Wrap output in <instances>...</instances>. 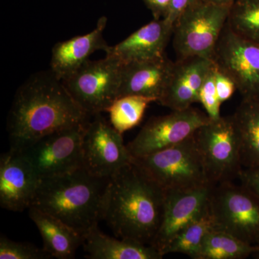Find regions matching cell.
Listing matches in <instances>:
<instances>
[{
	"instance_id": "cell-1",
	"label": "cell",
	"mask_w": 259,
	"mask_h": 259,
	"mask_svg": "<svg viewBox=\"0 0 259 259\" xmlns=\"http://www.w3.org/2000/svg\"><path fill=\"white\" fill-rule=\"evenodd\" d=\"M91 117L51 71L35 73L18 88L8 115L10 149L23 151L44 136Z\"/></svg>"
},
{
	"instance_id": "cell-2",
	"label": "cell",
	"mask_w": 259,
	"mask_h": 259,
	"mask_svg": "<svg viewBox=\"0 0 259 259\" xmlns=\"http://www.w3.org/2000/svg\"><path fill=\"white\" fill-rule=\"evenodd\" d=\"M165 196L164 191L133 161L110 177L102 221L117 238L152 245L161 224Z\"/></svg>"
},
{
	"instance_id": "cell-3",
	"label": "cell",
	"mask_w": 259,
	"mask_h": 259,
	"mask_svg": "<svg viewBox=\"0 0 259 259\" xmlns=\"http://www.w3.org/2000/svg\"><path fill=\"white\" fill-rule=\"evenodd\" d=\"M109 180L94 176L83 167L62 176L40 180L30 207L60 220L84 237L102 221Z\"/></svg>"
},
{
	"instance_id": "cell-4",
	"label": "cell",
	"mask_w": 259,
	"mask_h": 259,
	"mask_svg": "<svg viewBox=\"0 0 259 259\" xmlns=\"http://www.w3.org/2000/svg\"><path fill=\"white\" fill-rule=\"evenodd\" d=\"M133 161L165 192L211 184L194 135L180 144Z\"/></svg>"
},
{
	"instance_id": "cell-5",
	"label": "cell",
	"mask_w": 259,
	"mask_h": 259,
	"mask_svg": "<svg viewBox=\"0 0 259 259\" xmlns=\"http://www.w3.org/2000/svg\"><path fill=\"white\" fill-rule=\"evenodd\" d=\"M231 5L199 0L180 15L173 29L174 49L178 59L198 56L212 60Z\"/></svg>"
},
{
	"instance_id": "cell-6",
	"label": "cell",
	"mask_w": 259,
	"mask_h": 259,
	"mask_svg": "<svg viewBox=\"0 0 259 259\" xmlns=\"http://www.w3.org/2000/svg\"><path fill=\"white\" fill-rule=\"evenodd\" d=\"M194 137L211 184L217 185L238 179L243 166L232 116L211 119L197 130Z\"/></svg>"
},
{
	"instance_id": "cell-7",
	"label": "cell",
	"mask_w": 259,
	"mask_h": 259,
	"mask_svg": "<svg viewBox=\"0 0 259 259\" xmlns=\"http://www.w3.org/2000/svg\"><path fill=\"white\" fill-rule=\"evenodd\" d=\"M209 208L218 228L259 246V197L249 189L233 182L214 185Z\"/></svg>"
},
{
	"instance_id": "cell-8",
	"label": "cell",
	"mask_w": 259,
	"mask_h": 259,
	"mask_svg": "<svg viewBox=\"0 0 259 259\" xmlns=\"http://www.w3.org/2000/svg\"><path fill=\"white\" fill-rule=\"evenodd\" d=\"M122 65L108 56L88 60L63 82L78 105L89 115H95L106 112L118 98Z\"/></svg>"
},
{
	"instance_id": "cell-9",
	"label": "cell",
	"mask_w": 259,
	"mask_h": 259,
	"mask_svg": "<svg viewBox=\"0 0 259 259\" xmlns=\"http://www.w3.org/2000/svg\"><path fill=\"white\" fill-rule=\"evenodd\" d=\"M90 120L47 135L20 151L40 180L62 176L82 168L83 138Z\"/></svg>"
},
{
	"instance_id": "cell-10",
	"label": "cell",
	"mask_w": 259,
	"mask_h": 259,
	"mask_svg": "<svg viewBox=\"0 0 259 259\" xmlns=\"http://www.w3.org/2000/svg\"><path fill=\"white\" fill-rule=\"evenodd\" d=\"M211 120L207 113L190 107L152 117L127 144L133 158H140L180 144Z\"/></svg>"
},
{
	"instance_id": "cell-11",
	"label": "cell",
	"mask_w": 259,
	"mask_h": 259,
	"mask_svg": "<svg viewBox=\"0 0 259 259\" xmlns=\"http://www.w3.org/2000/svg\"><path fill=\"white\" fill-rule=\"evenodd\" d=\"M213 63L236 84L245 100H259V46L238 36L226 25Z\"/></svg>"
},
{
	"instance_id": "cell-12",
	"label": "cell",
	"mask_w": 259,
	"mask_h": 259,
	"mask_svg": "<svg viewBox=\"0 0 259 259\" xmlns=\"http://www.w3.org/2000/svg\"><path fill=\"white\" fill-rule=\"evenodd\" d=\"M83 138V167L94 176L110 178L132 163L134 158L122 134L116 131L101 113L92 116Z\"/></svg>"
},
{
	"instance_id": "cell-13",
	"label": "cell",
	"mask_w": 259,
	"mask_h": 259,
	"mask_svg": "<svg viewBox=\"0 0 259 259\" xmlns=\"http://www.w3.org/2000/svg\"><path fill=\"white\" fill-rule=\"evenodd\" d=\"M214 186L209 184L192 190L165 192L161 224L151 245L163 256V251L174 238L208 210Z\"/></svg>"
},
{
	"instance_id": "cell-14",
	"label": "cell",
	"mask_w": 259,
	"mask_h": 259,
	"mask_svg": "<svg viewBox=\"0 0 259 259\" xmlns=\"http://www.w3.org/2000/svg\"><path fill=\"white\" fill-rule=\"evenodd\" d=\"M40 179L20 151L10 149L0 158V205L13 212L29 208Z\"/></svg>"
},
{
	"instance_id": "cell-15",
	"label": "cell",
	"mask_w": 259,
	"mask_h": 259,
	"mask_svg": "<svg viewBox=\"0 0 259 259\" xmlns=\"http://www.w3.org/2000/svg\"><path fill=\"white\" fill-rule=\"evenodd\" d=\"M214 63L206 58H181L175 62L169 81L158 100L171 110H182L199 102V94Z\"/></svg>"
},
{
	"instance_id": "cell-16",
	"label": "cell",
	"mask_w": 259,
	"mask_h": 259,
	"mask_svg": "<svg viewBox=\"0 0 259 259\" xmlns=\"http://www.w3.org/2000/svg\"><path fill=\"white\" fill-rule=\"evenodd\" d=\"M173 29V25L164 18L154 20L119 44L109 46L106 56L115 58L123 64L163 57Z\"/></svg>"
},
{
	"instance_id": "cell-17",
	"label": "cell",
	"mask_w": 259,
	"mask_h": 259,
	"mask_svg": "<svg viewBox=\"0 0 259 259\" xmlns=\"http://www.w3.org/2000/svg\"><path fill=\"white\" fill-rule=\"evenodd\" d=\"M175 62L166 56L158 59L122 64L118 97L140 95L158 101L166 90Z\"/></svg>"
},
{
	"instance_id": "cell-18",
	"label": "cell",
	"mask_w": 259,
	"mask_h": 259,
	"mask_svg": "<svg viewBox=\"0 0 259 259\" xmlns=\"http://www.w3.org/2000/svg\"><path fill=\"white\" fill-rule=\"evenodd\" d=\"M107 23V18L102 16L93 31L56 44L51 54V72L63 81L90 60L89 58L95 51H106L109 46L104 39L103 33Z\"/></svg>"
},
{
	"instance_id": "cell-19",
	"label": "cell",
	"mask_w": 259,
	"mask_h": 259,
	"mask_svg": "<svg viewBox=\"0 0 259 259\" xmlns=\"http://www.w3.org/2000/svg\"><path fill=\"white\" fill-rule=\"evenodd\" d=\"M83 248L91 259H161L159 250L151 245L129 238H115L100 231L98 225L83 237Z\"/></svg>"
},
{
	"instance_id": "cell-20",
	"label": "cell",
	"mask_w": 259,
	"mask_h": 259,
	"mask_svg": "<svg viewBox=\"0 0 259 259\" xmlns=\"http://www.w3.org/2000/svg\"><path fill=\"white\" fill-rule=\"evenodd\" d=\"M29 216L40 232L44 248L52 258H74L83 244V237L60 220L35 208L29 207Z\"/></svg>"
},
{
	"instance_id": "cell-21",
	"label": "cell",
	"mask_w": 259,
	"mask_h": 259,
	"mask_svg": "<svg viewBox=\"0 0 259 259\" xmlns=\"http://www.w3.org/2000/svg\"><path fill=\"white\" fill-rule=\"evenodd\" d=\"M232 116L243 168L259 166V100H245Z\"/></svg>"
},
{
	"instance_id": "cell-22",
	"label": "cell",
	"mask_w": 259,
	"mask_h": 259,
	"mask_svg": "<svg viewBox=\"0 0 259 259\" xmlns=\"http://www.w3.org/2000/svg\"><path fill=\"white\" fill-rule=\"evenodd\" d=\"M259 246L241 241L216 228L207 235L194 259H243L252 256Z\"/></svg>"
},
{
	"instance_id": "cell-23",
	"label": "cell",
	"mask_w": 259,
	"mask_h": 259,
	"mask_svg": "<svg viewBox=\"0 0 259 259\" xmlns=\"http://www.w3.org/2000/svg\"><path fill=\"white\" fill-rule=\"evenodd\" d=\"M216 228L217 223L209 208L203 215L186 227L174 238L163 251V255L180 253L195 258L206 237Z\"/></svg>"
},
{
	"instance_id": "cell-24",
	"label": "cell",
	"mask_w": 259,
	"mask_h": 259,
	"mask_svg": "<svg viewBox=\"0 0 259 259\" xmlns=\"http://www.w3.org/2000/svg\"><path fill=\"white\" fill-rule=\"evenodd\" d=\"M156 99L140 95L118 97L107 109L112 127L123 134L139 125L148 105Z\"/></svg>"
},
{
	"instance_id": "cell-25",
	"label": "cell",
	"mask_w": 259,
	"mask_h": 259,
	"mask_svg": "<svg viewBox=\"0 0 259 259\" xmlns=\"http://www.w3.org/2000/svg\"><path fill=\"white\" fill-rule=\"evenodd\" d=\"M227 25L238 36L259 46V0H234Z\"/></svg>"
},
{
	"instance_id": "cell-26",
	"label": "cell",
	"mask_w": 259,
	"mask_h": 259,
	"mask_svg": "<svg viewBox=\"0 0 259 259\" xmlns=\"http://www.w3.org/2000/svg\"><path fill=\"white\" fill-rule=\"evenodd\" d=\"M51 255L45 248L31 243L12 241L2 235L0 238V259H49Z\"/></svg>"
},
{
	"instance_id": "cell-27",
	"label": "cell",
	"mask_w": 259,
	"mask_h": 259,
	"mask_svg": "<svg viewBox=\"0 0 259 259\" xmlns=\"http://www.w3.org/2000/svg\"><path fill=\"white\" fill-rule=\"evenodd\" d=\"M214 73L215 65L214 64L199 94V102L202 104L206 113L212 120L221 117V105H222L218 96L214 82Z\"/></svg>"
},
{
	"instance_id": "cell-28",
	"label": "cell",
	"mask_w": 259,
	"mask_h": 259,
	"mask_svg": "<svg viewBox=\"0 0 259 259\" xmlns=\"http://www.w3.org/2000/svg\"><path fill=\"white\" fill-rule=\"evenodd\" d=\"M214 82H215L218 98L221 103L229 100L233 96L235 91L237 90L236 84L233 82V80L218 70L216 66Z\"/></svg>"
},
{
	"instance_id": "cell-29",
	"label": "cell",
	"mask_w": 259,
	"mask_h": 259,
	"mask_svg": "<svg viewBox=\"0 0 259 259\" xmlns=\"http://www.w3.org/2000/svg\"><path fill=\"white\" fill-rule=\"evenodd\" d=\"M238 180L241 185L249 189L259 197V166L243 168Z\"/></svg>"
},
{
	"instance_id": "cell-30",
	"label": "cell",
	"mask_w": 259,
	"mask_h": 259,
	"mask_svg": "<svg viewBox=\"0 0 259 259\" xmlns=\"http://www.w3.org/2000/svg\"><path fill=\"white\" fill-rule=\"evenodd\" d=\"M198 1L199 0H171L168 13L164 18L165 20L174 26V24L180 18V15Z\"/></svg>"
},
{
	"instance_id": "cell-31",
	"label": "cell",
	"mask_w": 259,
	"mask_h": 259,
	"mask_svg": "<svg viewBox=\"0 0 259 259\" xmlns=\"http://www.w3.org/2000/svg\"><path fill=\"white\" fill-rule=\"evenodd\" d=\"M144 2L152 13L154 20H160L166 16L171 0H144Z\"/></svg>"
},
{
	"instance_id": "cell-32",
	"label": "cell",
	"mask_w": 259,
	"mask_h": 259,
	"mask_svg": "<svg viewBox=\"0 0 259 259\" xmlns=\"http://www.w3.org/2000/svg\"><path fill=\"white\" fill-rule=\"evenodd\" d=\"M207 1L218 5H231L234 0H207Z\"/></svg>"
},
{
	"instance_id": "cell-33",
	"label": "cell",
	"mask_w": 259,
	"mask_h": 259,
	"mask_svg": "<svg viewBox=\"0 0 259 259\" xmlns=\"http://www.w3.org/2000/svg\"><path fill=\"white\" fill-rule=\"evenodd\" d=\"M252 257L254 258L259 259V250H257L256 252H255V253L252 255Z\"/></svg>"
}]
</instances>
